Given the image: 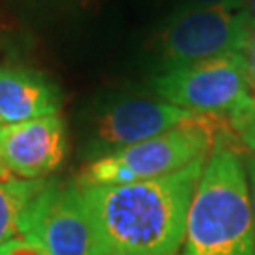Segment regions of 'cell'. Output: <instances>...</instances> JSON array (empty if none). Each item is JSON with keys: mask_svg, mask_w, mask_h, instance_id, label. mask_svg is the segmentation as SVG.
I'll use <instances>...</instances> for the list:
<instances>
[{"mask_svg": "<svg viewBox=\"0 0 255 255\" xmlns=\"http://www.w3.org/2000/svg\"><path fill=\"white\" fill-rule=\"evenodd\" d=\"M68 149V132L61 114L0 125V157L11 178L47 180Z\"/></svg>", "mask_w": 255, "mask_h": 255, "instance_id": "9c48e42d", "label": "cell"}, {"mask_svg": "<svg viewBox=\"0 0 255 255\" xmlns=\"http://www.w3.org/2000/svg\"><path fill=\"white\" fill-rule=\"evenodd\" d=\"M227 123L250 153H255V97L250 95L227 116Z\"/></svg>", "mask_w": 255, "mask_h": 255, "instance_id": "7c38bea8", "label": "cell"}, {"mask_svg": "<svg viewBox=\"0 0 255 255\" xmlns=\"http://www.w3.org/2000/svg\"><path fill=\"white\" fill-rule=\"evenodd\" d=\"M19 235L36 238L49 255H101L76 183L47 180L23 212Z\"/></svg>", "mask_w": 255, "mask_h": 255, "instance_id": "52a82bcc", "label": "cell"}, {"mask_svg": "<svg viewBox=\"0 0 255 255\" xmlns=\"http://www.w3.org/2000/svg\"><path fill=\"white\" fill-rule=\"evenodd\" d=\"M47 180L9 178L0 182V244L19 235V223L30 201L44 189Z\"/></svg>", "mask_w": 255, "mask_h": 255, "instance_id": "8fae6325", "label": "cell"}, {"mask_svg": "<svg viewBox=\"0 0 255 255\" xmlns=\"http://www.w3.org/2000/svg\"><path fill=\"white\" fill-rule=\"evenodd\" d=\"M85 108L83 153L89 157V163L201 116L157 97L125 91L102 93Z\"/></svg>", "mask_w": 255, "mask_h": 255, "instance_id": "5b68a950", "label": "cell"}, {"mask_svg": "<svg viewBox=\"0 0 255 255\" xmlns=\"http://www.w3.org/2000/svg\"><path fill=\"white\" fill-rule=\"evenodd\" d=\"M11 176H9V172H8V168L4 166V163H2V157H0V182L2 180H9Z\"/></svg>", "mask_w": 255, "mask_h": 255, "instance_id": "ac0fdd59", "label": "cell"}, {"mask_svg": "<svg viewBox=\"0 0 255 255\" xmlns=\"http://www.w3.org/2000/svg\"><path fill=\"white\" fill-rule=\"evenodd\" d=\"M254 21L246 9L182 8L164 13L144 51L151 74L240 51Z\"/></svg>", "mask_w": 255, "mask_h": 255, "instance_id": "277c9868", "label": "cell"}, {"mask_svg": "<svg viewBox=\"0 0 255 255\" xmlns=\"http://www.w3.org/2000/svg\"><path fill=\"white\" fill-rule=\"evenodd\" d=\"M244 168H246L248 185H250V197H252V210H254V223H255V153H242Z\"/></svg>", "mask_w": 255, "mask_h": 255, "instance_id": "2e32d148", "label": "cell"}, {"mask_svg": "<svg viewBox=\"0 0 255 255\" xmlns=\"http://www.w3.org/2000/svg\"><path fill=\"white\" fill-rule=\"evenodd\" d=\"M244 9H246V13L250 15V19L255 23V0H244Z\"/></svg>", "mask_w": 255, "mask_h": 255, "instance_id": "e0dca14e", "label": "cell"}, {"mask_svg": "<svg viewBox=\"0 0 255 255\" xmlns=\"http://www.w3.org/2000/svg\"><path fill=\"white\" fill-rule=\"evenodd\" d=\"M63 91L42 70L27 64H0V125L61 114Z\"/></svg>", "mask_w": 255, "mask_h": 255, "instance_id": "30bf717a", "label": "cell"}, {"mask_svg": "<svg viewBox=\"0 0 255 255\" xmlns=\"http://www.w3.org/2000/svg\"><path fill=\"white\" fill-rule=\"evenodd\" d=\"M225 130L193 193L182 255H255V223L242 153Z\"/></svg>", "mask_w": 255, "mask_h": 255, "instance_id": "7a4b0ae2", "label": "cell"}, {"mask_svg": "<svg viewBox=\"0 0 255 255\" xmlns=\"http://www.w3.org/2000/svg\"><path fill=\"white\" fill-rule=\"evenodd\" d=\"M208 157L155 180L80 187L101 255H178Z\"/></svg>", "mask_w": 255, "mask_h": 255, "instance_id": "6da1fadb", "label": "cell"}, {"mask_svg": "<svg viewBox=\"0 0 255 255\" xmlns=\"http://www.w3.org/2000/svg\"><path fill=\"white\" fill-rule=\"evenodd\" d=\"M240 53H242L244 63H246L250 93L255 97V23H254V27H252V30H250V36H248L246 44L240 49Z\"/></svg>", "mask_w": 255, "mask_h": 255, "instance_id": "9a60e30c", "label": "cell"}, {"mask_svg": "<svg viewBox=\"0 0 255 255\" xmlns=\"http://www.w3.org/2000/svg\"><path fill=\"white\" fill-rule=\"evenodd\" d=\"M32 30L61 44L91 46L108 36L118 0H11Z\"/></svg>", "mask_w": 255, "mask_h": 255, "instance_id": "ba28073f", "label": "cell"}, {"mask_svg": "<svg viewBox=\"0 0 255 255\" xmlns=\"http://www.w3.org/2000/svg\"><path fill=\"white\" fill-rule=\"evenodd\" d=\"M0 255H49L36 238L17 235L0 244Z\"/></svg>", "mask_w": 255, "mask_h": 255, "instance_id": "5bb4252c", "label": "cell"}, {"mask_svg": "<svg viewBox=\"0 0 255 255\" xmlns=\"http://www.w3.org/2000/svg\"><path fill=\"white\" fill-rule=\"evenodd\" d=\"M221 116H197L178 127L85 164L76 185H114L146 182L182 170L208 157L219 136L229 130Z\"/></svg>", "mask_w": 255, "mask_h": 255, "instance_id": "3957f363", "label": "cell"}, {"mask_svg": "<svg viewBox=\"0 0 255 255\" xmlns=\"http://www.w3.org/2000/svg\"><path fill=\"white\" fill-rule=\"evenodd\" d=\"M153 2L161 9H164V13H170L174 9H182V8H227V9L244 8V0H153Z\"/></svg>", "mask_w": 255, "mask_h": 255, "instance_id": "4fadbf2b", "label": "cell"}, {"mask_svg": "<svg viewBox=\"0 0 255 255\" xmlns=\"http://www.w3.org/2000/svg\"><path fill=\"white\" fill-rule=\"evenodd\" d=\"M147 87L153 97L172 106L221 118L252 95L240 51L149 74Z\"/></svg>", "mask_w": 255, "mask_h": 255, "instance_id": "8992f818", "label": "cell"}]
</instances>
